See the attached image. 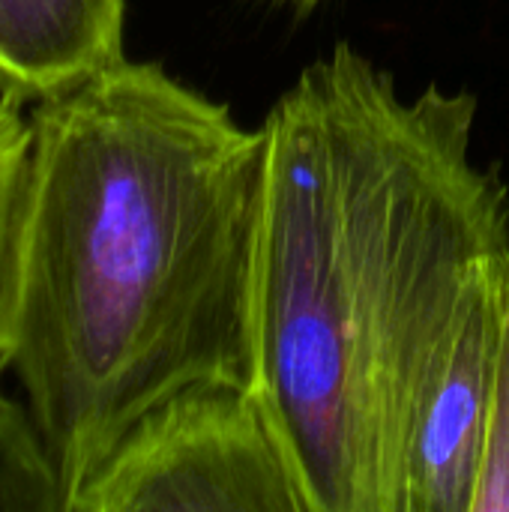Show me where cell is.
Returning a JSON list of instances; mask_svg holds the SVG:
<instances>
[{
    "instance_id": "obj_1",
    "label": "cell",
    "mask_w": 509,
    "mask_h": 512,
    "mask_svg": "<svg viewBox=\"0 0 509 512\" xmlns=\"http://www.w3.org/2000/svg\"><path fill=\"white\" fill-rule=\"evenodd\" d=\"M477 99L339 42L267 111L255 393L309 512H399L426 369L477 270L509 255V189L471 156Z\"/></svg>"
},
{
    "instance_id": "obj_2",
    "label": "cell",
    "mask_w": 509,
    "mask_h": 512,
    "mask_svg": "<svg viewBox=\"0 0 509 512\" xmlns=\"http://www.w3.org/2000/svg\"><path fill=\"white\" fill-rule=\"evenodd\" d=\"M3 288L15 375L66 512L165 396L255 390L264 132L129 57L27 108Z\"/></svg>"
},
{
    "instance_id": "obj_3",
    "label": "cell",
    "mask_w": 509,
    "mask_h": 512,
    "mask_svg": "<svg viewBox=\"0 0 509 512\" xmlns=\"http://www.w3.org/2000/svg\"><path fill=\"white\" fill-rule=\"evenodd\" d=\"M69 512H309L255 390L198 381L144 411Z\"/></svg>"
},
{
    "instance_id": "obj_4",
    "label": "cell",
    "mask_w": 509,
    "mask_h": 512,
    "mask_svg": "<svg viewBox=\"0 0 509 512\" xmlns=\"http://www.w3.org/2000/svg\"><path fill=\"white\" fill-rule=\"evenodd\" d=\"M507 273L509 255L477 270L426 369L405 447L399 512L474 507Z\"/></svg>"
},
{
    "instance_id": "obj_5",
    "label": "cell",
    "mask_w": 509,
    "mask_h": 512,
    "mask_svg": "<svg viewBox=\"0 0 509 512\" xmlns=\"http://www.w3.org/2000/svg\"><path fill=\"white\" fill-rule=\"evenodd\" d=\"M126 0H0V96L21 108L123 60Z\"/></svg>"
},
{
    "instance_id": "obj_6",
    "label": "cell",
    "mask_w": 509,
    "mask_h": 512,
    "mask_svg": "<svg viewBox=\"0 0 509 512\" xmlns=\"http://www.w3.org/2000/svg\"><path fill=\"white\" fill-rule=\"evenodd\" d=\"M0 363V512H66L48 444L27 408L3 393Z\"/></svg>"
},
{
    "instance_id": "obj_7",
    "label": "cell",
    "mask_w": 509,
    "mask_h": 512,
    "mask_svg": "<svg viewBox=\"0 0 509 512\" xmlns=\"http://www.w3.org/2000/svg\"><path fill=\"white\" fill-rule=\"evenodd\" d=\"M471 512H509V273L501 297L495 384Z\"/></svg>"
},
{
    "instance_id": "obj_8",
    "label": "cell",
    "mask_w": 509,
    "mask_h": 512,
    "mask_svg": "<svg viewBox=\"0 0 509 512\" xmlns=\"http://www.w3.org/2000/svg\"><path fill=\"white\" fill-rule=\"evenodd\" d=\"M27 144H30V126H27L24 108L0 96V288H3L15 204H18L21 177H24Z\"/></svg>"
},
{
    "instance_id": "obj_9",
    "label": "cell",
    "mask_w": 509,
    "mask_h": 512,
    "mask_svg": "<svg viewBox=\"0 0 509 512\" xmlns=\"http://www.w3.org/2000/svg\"><path fill=\"white\" fill-rule=\"evenodd\" d=\"M267 6H282V9H294V12H309L312 6H318L321 0H258Z\"/></svg>"
}]
</instances>
